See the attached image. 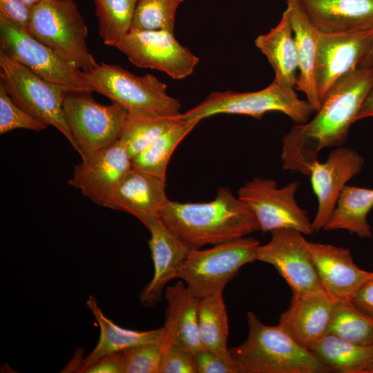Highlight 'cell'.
Returning <instances> with one entry per match:
<instances>
[{
  "instance_id": "1",
  "label": "cell",
  "mask_w": 373,
  "mask_h": 373,
  "mask_svg": "<svg viewBox=\"0 0 373 373\" xmlns=\"http://www.w3.org/2000/svg\"><path fill=\"white\" fill-rule=\"evenodd\" d=\"M373 84V68H356L339 78L310 120L296 124L284 135L282 168L309 176L311 165L324 149L345 143L350 128Z\"/></svg>"
},
{
  "instance_id": "2",
  "label": "cell",
  "mask_w": 373,
  "mask_h": 373,
  "mask_svg": "<svg viewBox=\"0 0 373 373\" xmlns=\"http://www.w3.org/2000/svg\"><path fill=\"white\" fill-rule=\"evenodd\" d=\"M163 222L190 249L216 245L260 231L250 207L229 188H218L207 202L169 200L160 215Z\"/></svg>"
},
{
  "instance_id": "3",
  "label": "cell",
  "mask_w": 373,
  "mask_h": 373,
  "mask_svg": "<svg viewBox=\"0 0 373 373\" xmlns=\"http://www.w3.org/2000/svg\"><path fill=\"white\" fill-rule=\"evenodd\" d=\"M245 341L229 349L240 373H327L331 370L280 325L263 324L251 312Z\"/></svg>"
},
{
  "instance_id": "4",
  "label": "cell",
  "mask_w": 373,
  "mask_h": 373,
  "mask_svg": "<svg viewBox=\"0 0 373 373\" xmlns=\"http://www.w3.org/2000/svg\"><path fill=\"white\" fill-rule=\"evenodd\" d=\"M85 73L95 92L121 105L128 113L152 117L182 114L180 102L169 96L167 85L151 74L139 76L121 66L103 62Z\"/></svg>"
},
{
  "instance_id": "5",
  "label": "cell",
  "mask_w": 373,
  "mask_h": 373,
  "mask_svg": "<svg viewBox=\"0 0 373 373\" xmlns=\"http://www.w3.org/2000/svg\"><path fill=\"white\" fill-rule=\"evenodd\" d=\"M271 111L283 113L296 124L307 122L315 112L307 100L298 97L294 88L283 87L273 80L268 86L257 91L213 92L182 115L186 120L200 122L220 114L244 115L260 119Z\"/></svg>"
},
{
  "instance_id": "6",
  "label": "cell",
  "mask_w": 373,
  "mask_h": 373,
  "mask_svg": "<svg viewBox=\"0 0 373 373\" xmlns=\"http://www.w3.org/2000/svg\"><path fill=\"white\" fill-rule=\"evenodd\" d=\"M28 31L84 72L97 64L87 46L88 27L73 0H44L33 8Z\"/></svg>"
},
{
  "instance_id": "7",
  "label": "cell",
  "mask_w": 373,
  "mask_h": 373,
  "mask_svg": "<svg viewBox=\"0 0 373 373\" xmlns=\"http://www.w3.org/2000/svg\"><path fill=\"white\" fill-rule=\"evenodd\" d=\"M260 245L258 240L245 236L207 249H191L178 277L200 299L222 292L243 265L257 260Z\"/></svg>"
},
{
  "instance_id": "8",
  "label": "cell",
  "mask_w": 373,
  "mask_h": 373,
  "mask_svg": "<svg viewBox=\"0 0 373 373\" xmlns=\"http://www.w3.org/2000/svg\"><path fill=\"white\" fill-rule=\"evenodd\" d=\"M0 85L12 100L29 115L57 128L77 152L63 111L65 91L0 51Z\"/></svg>"
},
{
  "instance_id": "9",
  "label": "cell",
  "mask_w": 373,
  "mask_h": 373,
  "mask_svg": "<svg viewBox=\"0 0 373 373\" xmlns=\"http://www.w3.org/2000/svg\"><path fill=\"white\" fill-rule=\"evenodd\" d=\"M0 46L4 53L65 92L96 91L84 71L63 59L27 30L3 17H0Z\"/></svg>"
},
{
  "instance_id": "10",
  "label": "cell",
  "mask_w": 373,
  "mask_h": 373,
  "mask_svg": "<svg viewBox=\"0 0 373 373\" xmlns=\"http://www.w3.org/2000/svg\"><path fill=\"white\" fill-rule=\"evenodd\" d=\"M91 93L66 92L63 100L64 117L82 160L117 142L128 116L121 105H102Z\"/></svg>"
},
{
  "instance_id": "11",
  "label": "cell",
  "mask_w": 373,
  "mask_h": 373,
  "mask_svg": "<svg viewBox=\"0 0 373 373\" xmlns=\"http://www.w3.org/2000/svg\"><path fill=\"white\" fill-rule=\"evenodd\" d=\"M299 185L291 181L278 187L275 180L255 177L239 188L238 197L250 207L262 233L288 229L309 235L314 233L312 222L295 198Z\"/></svg>"
},
{
  "instance_id": "12",
  "label": "cell",
  "mask_w": 373,
  "mask_h": 373,
  "mask_svg": "<svg viewBox=\"0 0 373 373\" xmlns=\"http://www.w3.org/2000/svg\"><path fill=\"white\" fill-rule=\"evenodd\" d=\"M113 47L135 66L160 70L175 79L191 75L199 62L166 30L130 31Z\"/></svg>"
},
{
  "instance_id": "13",
  "label": "cell",
  "mask_w": 373,
  "mask_h": 373,
  "mask_svg": "<svg viewBox=\"0 0 373 373\" xmlns=\"http://www.w3.org/2000/svg\"><path fill=\"white\" fill-rule=\"evenodd\" d=\"M270 240L257 248V260L272 265L283 277L292 294L324 290L302 233L294 229L271 232Z\"/></svg>"
},
{
  "instance_id": "14",
  "label": "cell",
  "mask_w": 373,
  "mask_h": 373,
  "mask_svg": "<svg viewBox=\"0 0 373 373\" xmlns=\"http://www.w3.org/2000/svg\"><path fill=\"white\" fill-rule=\"evenodd\" d=\"M365 160L354 149L344 146L334 148L324 162L315 161L309 177L318 208L312 221L314 232L323 229L347 182L362 169Z\"/></svg>"
},
{
  "instance_id": "15",
  "label": "cell",
  "mask_w": 373,
  "mask_h": 373,
  "mask_svg": "<svg viewBox=\"0 0 373 373\" xmlns=\"http://www.w3.org/2000/svg\"><path fill=\"white\" fill-rule=\"evenodd\" d=\"M132 168L131 160L119 140L74 167L68 184L94 203L104 207Z\"/></svg>"
},
{
  "instance_id": "16",
  "label": "cell",
  "mask_w": 373,
  "mask_h": 373,
  "mask_svg": "<svg viewBox=\"0 0 373 373\" xmlns=\"http://www.w3.org/2000/svg\"><path fill=\"white\" fill-rule=\"evenodd\" d=\"M373 35V28L345 33L319 32L316 82L321 104L333 84L357 68Z\"/></svg>"
},
{
  "instance_id": "17",
  "label": "cell",
  "mask_w": 373,
  "mask_h": 373,
  "mask_svg": "<svg viewBox=\"0 0 373 373\" xmlns=\"http://www.w3.org/2000/svg\"><path fill=\"white\" fill-rule=\"evenodd\" d=\"M309 248L323 288L336 303L352 301L372 274L354 263L348 249L312 242Z\"/></svg>"
},
{
  "instance_id": "18",
  "label": "cell",
  "mask_w": 373,
  "mask_h": 373,
  "mask_svg": "<svg viewBox=\"0 0 373 373\" xmlns=\"http://www.w3.org/2000/svg\"><path fill=\"white\" fill-rule=\"evenodd\" d=\"M144 226L150 232L148 242L154 274L141 291L140 300L143 306L151 307L161 300L166 285L178 278L179 267L191 249L163 222L160 216L152 218Z\"/></svg>"
},
{
  "instance_id": "19",
  "label": "cell",
  "mask_w": 373,
  "mask_h": 373,
  "mask_svg": "<svg viewBox=\"0 0 373 373\" xmlns=\"http://www.w3.org/2000/svg\"><path fill=\"white\" fill-rule=\"evenodd\" d=\"M336 305L324 290L292 294L278 325L307 348L327 334Z\"/></svg>"
},
{
  "instance_id": "20",
  "label": "cell",
  "mask_w": 373,
  "mask_h": 373,
  "mask_svg": "<svg viewBox=\"0 0 373 373\" xmlns=\"http://www.w3.org/2000/svg\"><path fill=\"white\" fill-rule=\"evenodd\" d=\"M169 201L166 180L132 167L104 207L128 213L145 225L152 218L160 217Z\"/></svg>"
},
{
  "instance_id": "21",
  "label": "cell",
  "mask_w": 373,
  "mask_h": 373,
  "mask_svg": "<svg viewBox=\"0 0 373 373\" xmlns=\"http://www.w3.org/2000/svg\"><path fill=\"white\" fill-rule=\"evenodd\" d=\"M312 24L322 33L373 28V0H297Z\"/></svg>"
},
{
  "instance_id": "22",
  "label": "cell",
  "mask_w": 373,
  "mask_h": 373,
  "mask_svg": "<svg viewBox=\"0 0 373 373\" xmlns=\"http://www.w3.org/2000/svg\"><path fill=\"white\" fill-rule=\"evenodd\" d=\"M167 301L163 325V345H173L192 353L203 348L198 332L200 298L180 280L168 286L164 292Z\"/></svg>"
},
{
  "instance_id": "23",
  "label": "cell",
  "mask_w": 373,
  "mask_h": 373,
  "mask_svg": "<svg viewBox=\"0 0 373 373\" xmlns=\"http://www.w3.org/2000/svg\"><path fill=\"white\" fill-rule=\"evenodd\" d=\"M86 304L99 325L100 329L99 341L86 358H83L80 352H76L64 369V372H79L82 368L104 356L122 352L140 344L163 341L162 327L148 331L122 328L104 315L94 296H89Z\"/></svg>"
},
{
  "instance_id": "24",
  "label": "cell",
  "mask_w": 373,
  "mask_h": 373,
  "mask_svg": "<svg viewBox=\"0 0 373 373\" xmlns=\"http://www.w3.org/2000/svg\"><path fill=\"white\" fill-rule=\"evenodd\" d=\"M298 56V74L295 89L305 93L315 112L321 106L316 82V66L319 32L312 24L297 0H287Z\"/></svg>"
},
{
  "instance_id": "25",
  "label": "cell",
  "mask_w": 373,
  "mask_h": 373,
  "mask_svg": "<svg viewBox=\"0 0 373 373\" xmlns=\"http://www.w3.org/2000/svg\"><path fill=\"white\" fill-rule=\"evenodd\" d=\"M254 44L273 68L275 73L274 80L283 87L295 89L298 56L287 8L279 23L267 33L258 35Z\"/></svg>"
},
{
  "instance_id": "26",
  "label": "cell",
  "mask_w": 373,
  "mask_h": 373,
  "mask_svg": "<svg viewBox=\"0 0 373 373\" xmlns=\"http://www.w3.org/2000/svg\"><path fill=\"white\" fill-rule=\"evenodd\" d=\"M373 208V189L346 185L324 231L347 230L361 238L372 237L367 215Z\"/></svg>"
},
{
  "instance_id": "27",
  "label": "cell",
  "mask_w": 373,
  "mask_h": 373,
  "mask_svg": "<svg viewBox=\"0 0 373 373\" xmlns=\"http://www.w3.org/2000/svg\"><path fill=\"white\" fill-rule=\"evenodd\" d=\"M332 372L367 373L373 365V345H359L327 334L307 347Z\"/></svg>"
},
{
  "instance_id": "28",
  "label": "cell",
  "mask_w": 373,
  "mask_h": 373,
  "mask_svg": "<svg viewBox=\"0 0 373 373\" xmlns=\"http://www.w3.org/2000/svg\"><path fill=\"white\" fill-rule=\"evenodd\" d=\"M198 332L204 349L224 361L235 363L227 346L229 325L222 292L200 300Z\"/></svg>"
},
{
  "instance_id": "29",
  "label": "cell",
  "mask_w": 373,
  "mask_h": 373,
  "mask_svg": "<svg viewBox=\"0 0 373 373\" xmlns=\"http://www.w3.org/2000/svg\"><path fill=\"white\" fill-rule=\"evenodd\" d=\"M198 123L183 117L133 158L132 167L166 180V167L173 151Z\"/></svg>"
},
{
  "instance_id": "30",
  "label": "cell",
  "mask_w": 373,
  "mask_h": 373,
  "mask_svg": "<svg viewBox=\"0 0 373 373\" xmlns=\"http://www.w3.org/2000/svg\"><path fill=\"white\" fill-rule=\"evenodd\" d=\"M182 119V113L168 117L128 113L119 142L132 160L160 135Z\"/></svg>"
},
{
  "instance_id": "31",
  "label": "cell",
  "mask_w": 373,
  "mask_h": 373,
  "mask_svg": "<svg viewBox=\"0 0 373 373\" xmlns=\"http://www.w3.org/2000/svg\"><path fill=\"white\" fill-rule=\"evenodd\" d=\"M327 334L356 344L373 345V318L352 301L336 303Z\"/></svg>"
},
{
  "instance_id": "32",
  "label": "cell",
  "mask_w": 373,
  "mask_h": 373,
  "mask_svg": "<svg viewBox=\"0 0 373 373\" xmlns=\"http://www.w3.org/2000/svg\"><path fill=\"white\" fill-rule=\"evenodd\" d=\"M138 0H93L99 34L105 45L113 47L126 35Z\"/></svg>"
},
{
  "instance_id": "33",
  "label": "cell",
  "mask_w": 373,
  "mask_h": 373,
  "mask_svg": "<svg viewBox=\"0 0 373 373\" xmlns=\"http://www.w3.org/2000/svg\"><path fill=\"white\" fill-rule=\"evenodd\" d=\"M183 0H138L130 31L173 32L175 14Z\"/></svg>"
},
{
  "instance_id": "34",
  "label": "cell",
  "mask_w": 373,
  "mask_h": 373,
  "mask_svg": "<svg viewBox=\"0 0 373 373\" xmlns=\"http://www.w3.org/2000/svg\"><path fill=\"white\" fill-rule=\"evenodd\" d=\"M162 342L135 345L122 351L124 373H160Z\"/></svg>"
},
{
  "instance_id": "35",
  "label": "cell",
  "mask_w": 373,
  "mask_h": 373,
  "mask_svg": "<svg viewBox=\"0 0 373 373\" xmlns=\"http://www.w3.org/2000/svg\"><path fill=\"white\" fill-rule=\"evenodd\" d=\"M46 124L27 113L12 100L0 85V134L17 128L41 131Z\"/></svg>"
},
{
  "instance_id": "36",
  "label": "cell",
  "mask_w": 373,
  "mask_h": 373,
  "mask_svg": "<svg viewBox=\"0 0 373 373\" xmlns=\"http://www.w3.org/2000/svg\"><path fill=\"white\" fill-rule=\"evenodd\" d=\"M160 373H196L193 353L175 345H163Z\"/></svg>"
},
{
  "instance_id": "37",
  "label": "cell",
  "mask_w": 373,
  "mask_h": 373,
  "mask_svg": "<svg viewBox=\"0 0 373 373\" xmlns=\"http://www.w3.org/2000/svg\"><path fill=\"white\" fill-rule=\"evenodd\" d=\"M193 354L196 373H240L235 363L224 361L206 349L202 348Z\"/></svg>"
},
{
  "instance_id": "38",
  "label": "cell",
  "mask_w": 373,
  "mask_h": 373,
  "mask_svg": "<svg viewBox=\"0 0 373 373\" xmlns=\"http://www.w3.org/2000/svg\"><path fill=\"white\" fill-rule=\"evenodd\" d=\"M33 8L19 0H0V17L28 30Z\"/></svg>"
},
{
  "instance_id": "39",
  "label": "cell",
  "mask_w": 373,
  "mask_h": 373,
  "mask_svg": "<svg viewBox=\"0 0 373 373\" xmlns=\"http://www.w3.org/2000/svg\"><path fill=\"white\" fill-rule=\"evenodd\" d=\"M80 373H124L122 352L104 356L82 368Z\"/></svg>"
},
{
  "instance_id": "40",
  "label": "cell",
  "mask_w": 373,
  "mask_h": 373,
  "mask_svg": "<svg viewBox=\"0 0 373 373\" xmlns=\"http://www.w3.org/2000/svg\"><path fill=\"white\" fill-rule=\"evenodd\" d=\"M352 302L367 315L373 318V272L355 294Z\"/></svg>"
},
{
  "instance_id": "41",
  "label": "cell",
  "mask_w": 373,
  "mask_h": 373,
  "mask_svg": "<svg viewBox=\"0 0 373 373\" xmlns=\"http://www.w3.org/2000/svg\"><path fill=\"white\" fill-rule=\"evenodd\" d=\"M367 117H373V84L362 104L356 121Z\"/></svg>"
},
{
  "instance_id": "42",
  "label": "cell",
  "mask_w": 373,
  "mask_h": 373,
  "mask_svg": "<svg viewBox=\"0 0 373 373\" xmlns=\"http://www.w3.org/2000/svg\"><path fill=\"white\" fill-rule=\"evenodd\" d=\"M357 68H373V35L368 42L366 49L358 64Z\"/></svg>"
},
{
  "instance_id": "43",
  "label": "cell",
  "mask_w": 373,
  "mask_h": 373,
  "mask_svg": "<svg viewBox=\"0 0 373 373\" xmlns=\"http://www.w3.org/2000/svg\"><path fill=\"white\" fill-rule=\"evenodd\" d=\"M28 6L34 8L35 6L39 5L44 0H19Z\"/></svg>"
},
{
  "instance_id": "44",
  "label": "cell",
  "mask_w": 373,
  "mask_h": 373,
  "mask_svg": "<svg viewBox=\"0 0 373 373\" xmlns=\"http://www.w3.org/2000/svg\"><path fill=\"white\" fill-rule=\"evenodd\" d=\"M367 373H373V365L372 367L368 370Z\"/></svg>"
}]
</instances>
